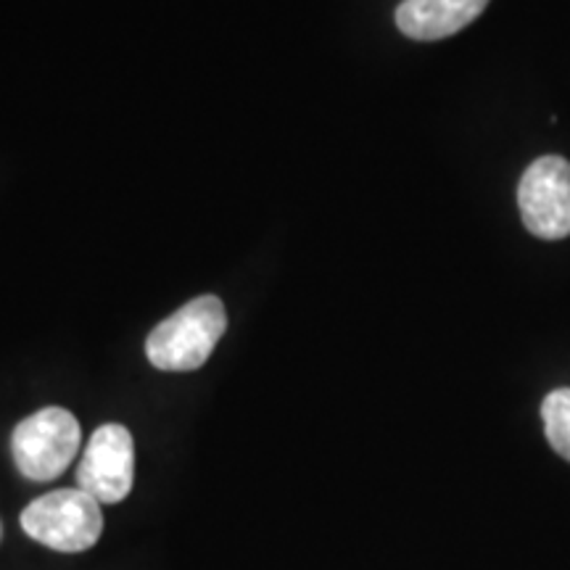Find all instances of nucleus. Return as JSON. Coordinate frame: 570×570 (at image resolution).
<instances>
[{"label": "nucleus", "mask_w": 570, "mask_h": 570, "mask_svg": "<svg viewBox=\"0 0 570 570\" xmlns=\"http://www.w3.org/2000/svg\"><path fill=\"white\" fill-rule=\"evenodd\" d=\"M227 331V312L219 296H198L167 317L146 341V356L167 373H190L206 365Z\"/></svg>", "instance_id": "obj_1"}, {"label": "nucleus", "mask_w": 570, "mask_h": 570, "mask_svg": "<svg viewBox=\"0 0 570 570\" xmlns=\"http://www.w3.org/2000/svg\"><path fill=\"white\" fill-rule=\"evenodd\" d=\"M544 433L554 452L570 462V389H554L541 404Z\"/></svg>", "instance_id": "obj_7"}, {"label": "nucleus", "mask_w": 570, "mask_h": 570, "mask_svg": "<svg viewBox=\"0 0 570 570\" xmlns=\"http://www.w3.org/2000/svg\"><path fill=\"white\" fill-rule=\"evenodd\" d=\"M518 206L529 233L544 240L570 235V161L541 156L525 169L518 185Z\"/></svg>", "instance_id": "obj_4"}, {"label": "nucleus", "mask_w": 570, "mask_h": 570, "mask_svg": "<svg viewBox=\"0 0 570 570\" xmlns=\"http://www.w3.org/2000/svg\"><path fill=\"white\" fill-rule=\"evenodd\" d=\"M135 481V441L119 423H106L92 433L77 468V489L98 504H117L127 499Z\"/></svg>", "instance_id": "obj_5"}, {"label": "nucleus", "mask_w": 570, "mask_h": 570, "mask_svg": "<svg viewBox=\"0 0 570 570\" xmlns=\"http://www.w3.org/2000/svg\"><path fill=\"white\" fill-rule=\"evenodd\" d=\"M489 6V0H402L396 27L412 40H444L465 30Z\"/></svg>", "instance_id": "obj_6"}, {"label": "nucleus", "mask_w": 570, "mask_h": 570, "mask_svg": "<svg viewBox=\"0 0 570 570\" xmlns=\"http://www.w3.org/2000/svg\"><path fill=\"white\" fill-rule=\"evenodd\" d=\"M80 441V423L69 410L46 407L13 428V462L24 479L53 481L77 458Z\"/></svg>", "instance_id": "obj_3"}, {"label": "nucleus", "mask_w": 570, "mask_h": 570, "mask_svg": "<svg viewBox=\"0 0 570 570\" xmlns=\"http://www.w3.org/2000/svg\"><path fill=\"white\" fill-rule=\"evenodd\" d=\"M21 529L48 550L85 552L101 539L104 512L82 489H59L27 504Z\"/></svg>", "instance_id": "obj_2"}]
</instances>
